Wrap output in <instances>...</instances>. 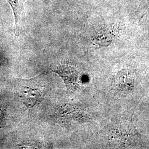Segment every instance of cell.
<instances>
[{"instance_id": "cell-1", "label": "cell", "mask_w": 149, "mask_h": 149, "mask_svg": "<svg viewBox=\"0 0 149 149\" xmlns=\"http://www.w3.org/2000/svg\"><path fill=\"white\" fill-rule=\"evenodd\" d=\"M53 71L63 80L68 90L73 89L77 80V72L73 66L68 65H60Z\"/></svg>"}, {"instance_id": "cell-2", "label": "cell", "mask_w": 149, "mask_h": 149, "mask_svg": "<svg viewBox=\"0 0 149 149\" xmlns=\"http://www.w3.org/2000/svg\"><path fill=\"white\" fill-rule=\"evenodd\" d=\"M15 16V32L18 36L21 28L22 25L25 23V11L24 1L25 0H7Z\"/></svg>"}, {"instance_id": "cell-3", "label": "cell", "mask_w": 149, "mask_h": 149, "mask_svg": "<svg viewBox=\"0 0 149 149\" xmlns=\"http://www.w3.org/2000/svg\"><path fill=\"white\" fill-rule=\"evenodd\" d=\"M42 98V95L37 89H33L28 87L24 91L23 95V101L28 108H32Z\"/></svg>"}, {"instance_id": "cell-4", "label": "cell", "mask_w": 149, "mask_h": 149, "mask_svg": "<svg viewBox=\"0 0 149 149\" xmlns=\"http://www.w3.org/2000/svg\"><path fill=\"white\" fill-rule=\"evenodd\" d=\"M139 21L149 13V0H141L138 10L135 12Z\"/></svg>"}]
</instances>
